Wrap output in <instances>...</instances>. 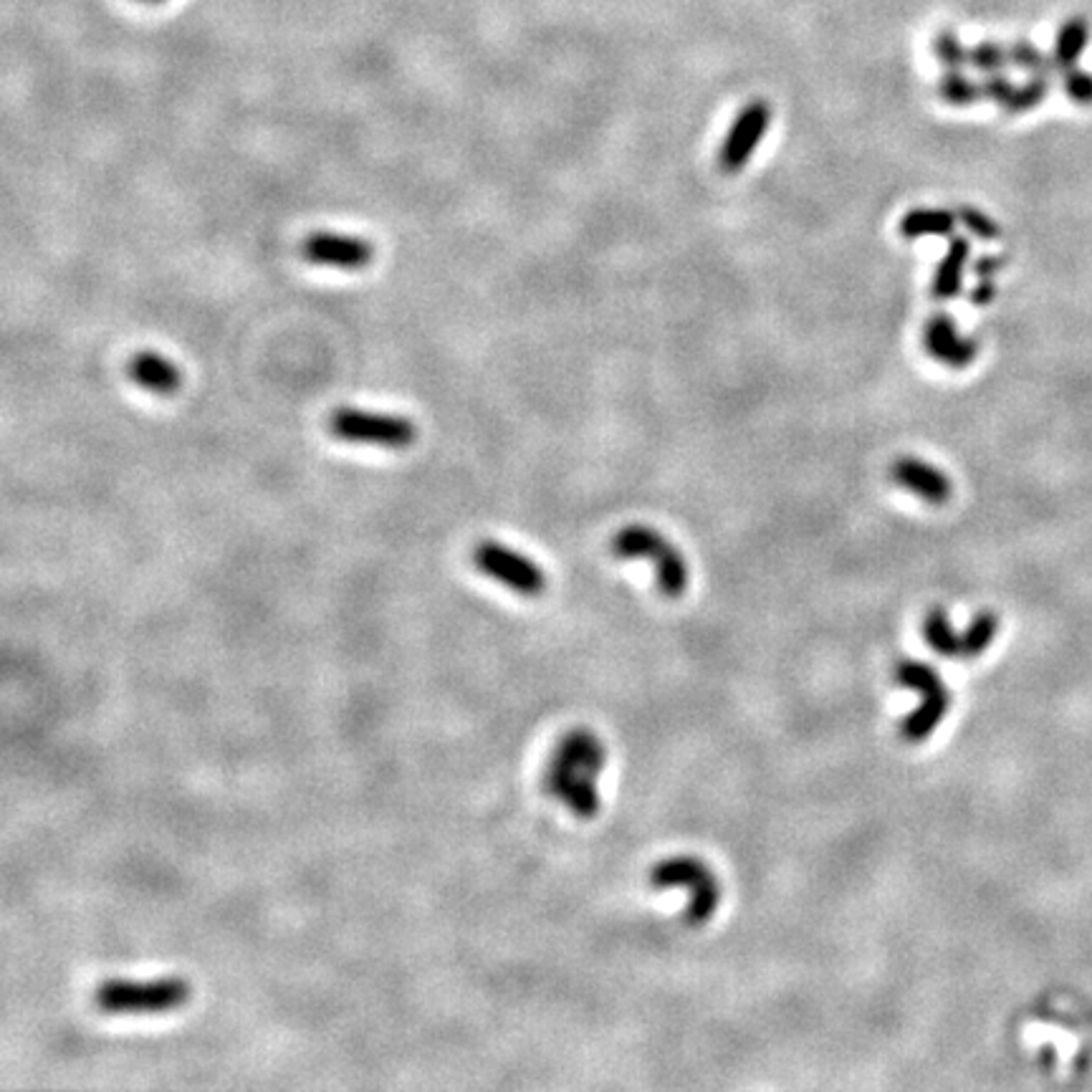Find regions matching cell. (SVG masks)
<instances>
[{
    "instance_id": "obj_15",
    "label": "cell",
    "mask_w": 1092,
    "mask_h": 1092,
    "mask_svg": "<svg viewBox=\"0 0 1092 1092\" xmlns=\"http://www.w3.org/2000/svg\"><path fill=\"white\" fill-rule=\"evenodd\" d=\"M923 638L943 658H966V638L953 633V625L943 607H933L926 615Z\"/></svg>"
},
{
    "instance_id": "obj_4",
    "label": "cell",
    "mask_w": 1092,
    "mask_h": 1092,
    "mask_svg": "<svg viewBox=\"0 0 1092 1092\" xmlns=\"http://www.w3.org/2000/svg\"><path fill=\"white\" fill-rule=\"evenodd\" d=\"M896 681L908 691L921 693V706L900 724V736L908 744H921L928 736H933V731L945 718L953 695L945 688L943 678L936 673V668L923 660H900L896 666Z\"/></svg>"
},
{
    "instance_id": "obj_10",
    "label": "cell",
    "mask_w": 1092,
    "mask_h": 1092,
    "mask_svg": "<svg viewBox=\"0 0 1092 1092\" xmlns=\"http://www.w3.org/2000/svg\"><path fill=\"white\" fill-rule=\"evenodd\" d=\"M923 349L928 357L949 369H966L979 357V342L961 337L956 322L949 314H933L923 326Z\"/></svg>"
},
{
    "instance_id": "obj_14",
    "label": "cell",
    "mask_w": 1092,
    "mask_h": 1092,
    "mask_svg": "<svg viewBox=\"0 0 1092 1092\" xmlns=\"http://www.w3.org/2000/svg\"><path fill=\"white\" fill-rule=\"evenodd\" d=\"M1090 41V23L1082 19V15H1072V19L1064 21L1057 31L1055 39V51H1052V66L1057 72H1070L1074 64L1080 62L1082 51L1088 48Z\"/></svg>"
},
{
    "instance_id": "obj_17",
    "label": "cell",
    "mask_w": 1092,
    "mask_h": 1092,
    "mask_svg": "<svg viewBox=\"0 0 1092 1092\" xmlns=\"http://www.w3.org/2000/svg\"><path fill=\"white\" fill-rule=\"evenodd\" d=\"M939 97L951 107H971L976 105L979 99H984V89L979 82H971L966 74L961 72H945L939 86H936Z\"/></svg>"
},
{
    "instance_id": "obj_26",
    "label": "cell",
    "mask_w": 1092,
    "mask_h": 1092,
    "mask_svg": "<svg viewBox=\"0 0 1092 1092\" xmlns=\"http://www.w3.org/2000/svg\"><path fill=\"white\" fill-rule=\"evenodd\" d=\"M1004 269V256H982L974 263V273L979 279H994V273Z\"/></svg>"
},
{
    "instance_id": "obj_1",
    "label": "cell",
    "mask_w": 1092,
    "mask_h": 1092,
    "mask_svg": "<svg viewBox=\"0 0 1092 1092\" xmlns=\"http://www.w3.org/2000/svg\"><path fill=\"white\" fill-rule=\"evenodd\" d=\"M607 761V749L590 728H572L559 738L544 771V792L562 802L577 820L599 814L597 779Z\"/></svg>"
},
{
    "instance_id": "obj_6",
    "label": "cell",
    "mask_w": 1092,
    "mask_h": 1092,
    "mask_svg": "<svg viewBox=\"0 0 1092 1092\" xmlns=\"http://www.w3.org/2000/svg\"><path fill=\"white\" fill-rule=\"evenodd\" d=\"M650 885L658 890L685 888V893H691L685 910V921L691 926L711 921L721 900V885L716 875L699 857L663 859V863H658L650 871Z\"/></svg>"
},
{
    "instance_id": "obj_22",
    "label": "cell",
    "mask_w": 1092,
    "mask_h": 1092,
    "mask_svg": "<svg viewBox=\"0 0 1092 1092\" xmlns=\"http://www.w3.org/2000/svg\"><path fill=\"white\" fill-rule=\"evenodd\" d=\"M1047 91H1050V82H1047V76H1031V82L1014 89L1009 105L1004 107V111H1009V115H1021V111L1035 109V107L1042 105Z\"/></svg>"
},
{
    "instance_id": "obj_2",
    "label": "cell",
    "mask_w": 1092,
    "mask_h": 1092,
    "mask_svg": "<svg viewBox=\"0 0 1092 1092\" xmlns=\"http://www.w3.org/2000/svg\"><path fill=\"white\" fill-rule=\"evenodd\" d=\"M193 999V986L187 979L162 976L150 982L132 979H107L94 986V1009L109 1017H142V1014H170Z\"/></svg>"
},
{
    "instance_id": "obj_16",
    "label": "cell",
    "mask_w": 1092,
    "mask_h": 1092,
    "mask_svg": "<svg viewBox=\"0 0 1092 1092\" xmlns=\"http://www.w3.org/2000/svg\"><path fill=\"white\" fill-rule=\"evenodd\" d=\"M956 213L941 208H918L902 215L900 236L913 240L923 236H951L956 228Z\"/></svg>"
},
{
    "instance_id": "obj_23",
    "label": "cell",
    "mask_w": 1092,
    "mask_h": 1092,
    "mask_svg": "<svg viewBox=\"0 0 1092 1092\" xmlns=\"http://www.w3.org/2000/svg\"><path fill=\"white\" fill-rule=\"evenodd\" d=\"M959 215V220L964 223V226L974 234L976 238H982V240H996L1002 236V228L996 226V220L994 218H988L986 213L982 210H976V208H969V205H964V208H959L956 210Z\"/></svg>"
},
{
    "instance_id": "obj_11",
    "label": "cell",
    "mask_w": 1092,
    "mask_h": 1092,
    "mask_svg": "<svg viewBox=\"0 0 1092 1092\" xmlns=\"http://www.w3.org/2000/svg\"><path fill=\"white\" fill-rule=\"evenodd\" d=\"M890 476L902 491H910L933 506H941L953 496V484L949 476L931 466V463L913 458V455H906V458H898L893 463Z\"/></svg>"
},
{
    "instance_id": "obj_19",
    "label": "cell",
    "mask_w": 1092,
    "mask_h": 1092,
    "mask_svg": "<svg viewBox=\"0 0 1092 1092\" xmlns=\"http://www.w3.org/2000/svg\"><path fill=\"white\" fill-rule=\"evenodd\" d=\"M933 54L939 58L945 72H961L969 64V51L961 43L959 33L951 29H943L936 33L933 39Z\"/></svg>"
},
{
    "instance_id": "obj_7",
    "label": "cell",
    "mask_w": 1092,
    "mask_h": 1092,
    "mask_svg": "<svg viewBox=\"0 0 1092 1092\" xmlns=\"http://www.w3.org/2000/svg\"><path fill=\"white\" fill-rule=\"evenodd\" d=\"M473 566L494 582L504 584L506 590L521 597H541L547 590V574L534 559L523 556L513 549L504 547L501 541L486 539L473 547Z\"/></svg>"
},
{
    "instance_id": "obj_24",
    "label": "cell",
    "mask_w": 1092,
    "mask_h": 1092,
    "mask_svg": "<svg viewBox=\"0 0 1092 1092\" xmlns=\"http://www.w3.org/2000/svg\"><path fill=\"white\" fill-rule=\"evenodd\" d=\"M1062 89L1074 105L1090 107L1092 105V74L1080 72V68H1070L1062 76Z\"/></svg>"
},
{
    "instance_id": "obj_9",
    "label": "cell",
    "mask_w": 1092,
    "mask_h": 1092,
    "mask_svg": "<svg viewBox=\"0 0 1092 1092\" xmlns=\"http://www.w3.org/2000/svg\"><path fill=\"white\" fill-rule=\"evenodd\" d=\"M301 256L312 266H329L342 271H363L372 263L375 246L372 240L332 234V230H316V234L301 240Z\"/></svg>"
},
{
    "instance_id": "obj_18",
    "label": "cell",
    "mask_w": 1092,
    "mask_h": 1092,
    "mask_svg": "<svg viewBox=\"0 0 1092 1092\" xmlns=\"http://www.w3.org/2000/svg\"><path fill=\"white\" fill-rule=\"evenodd\" d=\"M1009 64H1014L1029 76H1050L1052 58H1047L1037 46H1031L1027 39L1012 41L1009 46Z\"/></svg>"
},
{
    "instance_id": "obj_20",
    "label": "cell",
    "mask_w": 1092,
    "mask_h": 1092,
    "mask_svg": "<svg viewBox=\"0 0 1092 1092\" xmlns=\"http://www.w3.org/2000/svg\"><path fill=\"white\" fill-rule=\"evenodd\" d=\"M996 633H999V617L994 613H979L974 617V623L969 625V630L964 633L966 638V658H979L982 652L994 642Z\"/></svg>"
},
{
    "instance_id": "obj_28",
    "label": "cell",
    "mask_w": 1092,
    "mask_h": 1092,
    "mask_svg": "<svg viewBox=\"0 0 1092 1092\" xmlns=\"http://www.w3.org/2000/svg\"><path fill=\"white\" fill-rule=\"evenodd\" d=\"M152 3H160V0H152Z\"/></svg>"
},
{
    "instance_id": "obj_12",
    "label": "cell",
    "mask_w": 1092,
    "mask_h": 1092,
    "mask_svg": "<svg viewBox=\"0 0 1092 1092\" xmlns=\"http://www.w3.org/2000/svg\"><path fill=\"white\" fill-rule=\"evenodd\" d=\"M127 375L137 387L154 394H175L183 385L177 365L172 359L158 355V352H137L127 363Z\"/></svg>"
},
{
    "instance_id": "obj_13",
    "label": "cell",
    "mask_w": 1092,
    "mask_h": 1092,
    "mask_svg": "<svg viewBox=\"0 0 1092 1092\" xmlns=\"http://www.w3.org/2000/svg\"><path fill=\"white\" fill-rule=\"evenodd\" d=\"M969 256H971L969 238L953 236L951 244H949V251H945L943 261L939 263V269H936L933 286H931L933 299L949 301V299H956L961 294V289H964V271H966Z\"/></svg>"
},
{
    "instance_id": "obj_8",
    "label": "cell",
    "mask_w": 1092,
    "mask_h": 1092,
    "mask_svg": "<svg viewBox=\"0 0 1092 1092\" xmlns=\"http://www.w3.org/2000/svg\"><path fill=\"white\" fill-rule=\"evenodd\" d=\"M771 125V107L764 99H754L746 105L731 125L724 144L718 152V167L726 175H736L746 167L752 154L759 148L761 137Z\"/></svg>"
},
{
    "instance_id": "obj_27",
    "label": "cell",
    "mask_w": 1092,
    "mask_h": 1092,
    "mask_svg": "<svg viewBox=\"0 0 1092 1092\" xmlns=\"http://www.w3.org/2000/svg\"><path fill=\"white\" fill-rule=\"evenodd\" d=\"M994 299H996L994 279H982L976 283V289L971 291V301H974V306H988Z\"/></svg>"
},
{
    "instance_id": "obj_5",
    "label": "cell",
    "mask_w": 1092,
    "mask_h": 1092,
    "mask_svg": "<svg viewBox=\"0 0 1092 1092\" xmlns=\"http://www.w3.org/2000/svg\"><path fill=\"white\" fill-rule=\"evenodd\" d=\"M329 433L344 443L380 445L390 451H406L418 441V428L410 418L390 415V412L337 408L326 420Z\"/></svg>"
},
{
    "instance_id": "obj_3",
    "label": "cell",
    "mask_w": 1092,
    "mask_h": 1092,
    "mask_svg": "<svg viewBox=\"0 0 1092 1092\" xmlns=\"http://www.w3.org/2000/svg\"><path fill=\"white\" fill-rule=\"evenodd\" d=\"M609 549L617 559H650L656 564L658 590L663 597L678 599L685 595L691 572H688L683 554L660 531L633 523V527L617 531Z\"/></svg>"
},
{
    "instance_id": "obj_25",
    "label": "cell",
    "mask_w": 1092,
    "mask_h": 1092,
    "mask_svg": "<svg viewBox=\"0 0 1092 1092\" xmlns=\"http://www.w3.org/2000/svg\"><path fill=\"white\" fill-rule=\"evenodd\" d=\"M982 89H984V99H992L994 105H999L1002 109L1009 105V99H1012V94L1017 86H1014L1007 76H1002V74H988L986 79L982 82Z\"/></svg>"
},
{
    "instance_id": "obj_21",
    "label": "cell",
    "mask_w": 1092,
    "mask_h": 1092,
    "mask_svg": "<svg viewBox=\"0 0 1092 1092\" xmlns=\"http://www.w3.org/2000/svg\"><path fill=\"white\" fill-rule=\"evenodd\" d=\"M969 64L982 74H1002L1009 64V48L999 46L996 41H982L969 51Z\"/></svg>"
}]
</instances>
